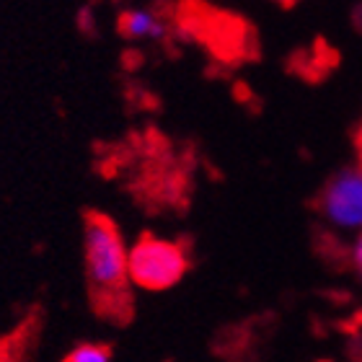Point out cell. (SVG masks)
Listing matches in <instances>:
<instances>
[{"instance_id":"cell-1","label":"cell","mask_w":362,"mask_h":362,"mask_svg":"<svg viewBox=\"0 0 362 362\" xmlns=\"http://www.w3.org/2000/svg\"><path fill=\"white\" fill-rule=\"evenodd\" d=\"M83 262L93 310L114 324L129 321L132 293L127 274V243L122 238L119 226L104 212H86Z\"/></svg>"},{"instance_id":"cell-2","label":"cell","mask_w":362,"mask_h":362,"mask_svg":"<svg viewBox=\"0 0 362 362\" xmlns=\"http://www.w3.org/2000/svg\"><path fill=\"white\" fill-rule=\"evenodd\" d=\"M189 264L192 262L184 243L156 233H143L127 249L129 285L148 293H163L176 287L187 277Z\"/></svg>"},{"instance_id":"cell-3","label":"cell","mask_w":362,"mask_h":362,"mask_svg":"<svg viewBox=\"0 0 362 362\" xmlns=\"http://www.w3.org/2000/svg\"><path fill=\"white\" fill-rule=\"evenodd\" d=\"M326 223L341 230H362V166L339 168L324 184L316 202Z\"/></svg>"},{"instance_id":"cell-4","label":"cell","mask_w":362,"mask_h":362,"mask_svg":"<svg viewBox=\"0 0 362 362\" xmlns=\"http://www.w3.org/2000/svg\"><path fill=\"white\" fill-rule=\"evenodd\" d=\"M117 31L129 42H163L168 34L166 18L153 8H124L117 18Z\"/></svg>"},{"instance_id":"cell-5","label":"cell","mask_w":362,"mask_h":362,"mask_svg":"<svg viewBox=\"0 0 362 362\" xmlns=\"http://www.w3.org/2000/svg\"><path fill=\"white\" fill-rule=\"evenodd\" d=\"M112 347L98 341H83L62 357V362H112Z\"/></svg>"},{"instance_id":"cell-6","label":"cell","mask_w":362,"mask_h":362,"mask_svg":"<svg viewBox=\"0 0 362 362\" xmlns=\"http://www.w3.org/2000/svg\"><path fill=\"white\" fill-rule=\"evenodd\" d=\"M76 23H78V29H81V34H86V37H96L98 21H96V11H93V6L81 8L76 16Z\"/></svg>"},{"instance_id":"cell-7","label":"cell","mask_w":362,"mask_h":362,"mask_svg":"<svg viewBox=\"0 0 362 362\" xmlns=\"http://www.w3.org/2000/svg\"><path fill=\"white\" fill-rule=\"evenodd\" d=\"M349 262L355 267V272L360 274L362 279V230L355 235V241H352V249H349Z\"/></svg>"},{"instance_id":"cell-8","label":"cell","mask_w":362,"mask_h":362,"mask_svg":"<svg viewBox=\"0 0 362 362\" xmlns=\"http://www.w3.org/2000/svg\"><path fill=\"white\" fill-rule=\"evenodd\" d=\"M349 23H352V29L357 31L362 37V3H355L352 6V13H349Z\"/></svg>"},{"instance_id":"cell-9","label":"cell","mask_w":362,"mask_h":362,"mask_svg":"<svg viewBox=\"0 0 362 362\" xmlns=\"http://www.w3.org/2000/svg\"><path fill=\"white\" fill-rule=\"evenodd\" d=\"M0 362H16V360H11V357L6 355V349H0Z\"/></svg>"},{"instance_id":"cell-10","label":"cell","mask_w":362,"mask_h":362,"mask_svg":"<svg viewBox=\"0 0 362 362\" xmlns=\"http://www.w3.org/2000/svg\"><path fill=\"white\" fill-rule=\"evenodd\" d=\"M274 3H279V6H293V3H298V0H274Z\"/></svg>"},{"instance_id":"cell-11","label":"cell","mask_w":362,"mask_h":362,"mask_svg":"<svg viewBox=\"0 0 362 362\" xmlns=\"http://www.w3.org/2000/svg\"><path fill=\"white\" fill-rule=\"evenodd\" d=\"M360 166H362V163H360Z\"/></svg>"}]
</instances>
